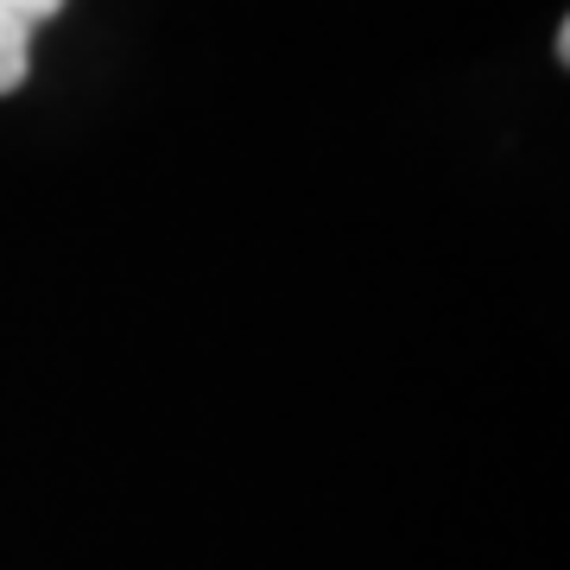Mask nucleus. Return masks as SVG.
Here are the masks:
<instances>
[{
    "label": "nucleus",
    "instance_id": "nucleus-1",
    "mask_svg": "<svg viewBox=\"0 0 570 570\" xmlns=\"http://www.w3.org/2000/svg\"><path fill=\"white\" fill-rule=\"evenodd\" d=\"M51 13H63V0H0V96H13L32 70V32Z\"/></svg>",
    "mask_w": 570,
    "mask_h": 570
}]
</instances>
